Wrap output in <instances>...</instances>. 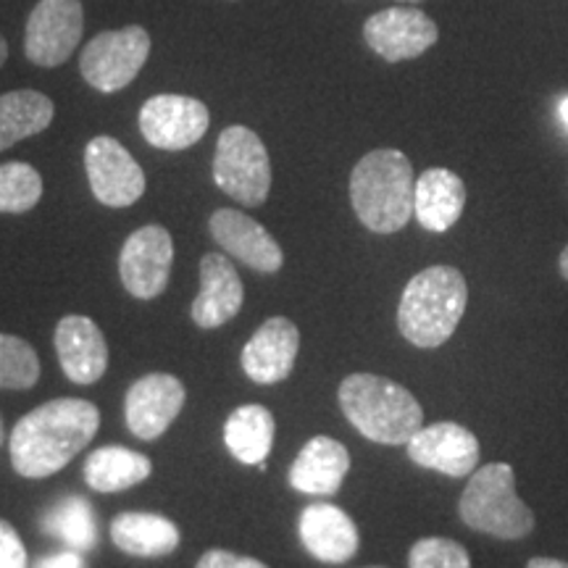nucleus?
Returning <instances> with one entry per match:
<instances>
[{
  "label": "nucleus",
  "mask_w": 568,
  "mask_h": 568,
  "mask_svg": "<svg viewBox=\"0 0 568 568\" xmlns=\"http://www.w3.org/2000/svg\"><path fill=\"white\" fill-rule=\"evenodd\" d=\"M6 59H9V42H6L3 34H0V67H3Z\"/></svg>",
  "instance_id": "f704fd0d"
},
{
  "label": "nucleus",
  "mask_w": 568,
  "mask_h": 568,
  "mask_svg": "<svg viewBox=\"0 0 568 568\" xmlns=\"http://www.w3.org/2000/svg\"><path fill=\"white\" fill-rule=\"evenodd\" d=\"M403 3H422V0H403Z\"/></svg>",
  "instance_id": "4c0bfd02"
},
{
  "label": "nucleus",
  "mask_w": 568,
  "mask_h": 568,
  "mask_svg": "<svg viewBox=\"0 0 568 568\" xmlns=\"http://www.w3.org/2000/svg\"><path fill=\"white\" fill-rule=\"evenodd\" d=\"M53 116V101L38 90H13L0 95V151L45 132Z\"/></svg>",
  "instance_id": "393cba45"
},
{
  "label": "nucleus",
  "mask_w": 568,
  "mask_h": 568,
  "mask_svg": "<svg viewBox=\"0 0 568 568\" xmlns=\"http://www.w3.org/2000/svg\"><path fill=\"white\" fill-rule=\"evenodd\" d=\"M560 119H564L566 126H568V98H564V101H560Z\"/></svg>",
  "instance_id": "c9c22d12"
},
{
  "label": "nucleus",
  "mask_w": 568,
  "mask_h": 568,
  "mask_svg": "<svg viewBox=\"0 0 568 568\" xmlns=\"http://www.w3.org/2000/svg\"><path fill=\"white\" fill-rule=\"evenodd\" d=\"M410 568H471L466 548L456 539L424 537L408 552Z\"/></svg>",
  "instance_id": "c85d7f7f"
},
{
  "label": "nucleus",
  "mask_w": 568,
  "mask_h": 568,
  "mask_svg": "<svg viewBox=\"0 0 568 568\" xmlns=\"http://www.w3.org/2000/svg\"><path fill=\"white\" fill-rule=\"evenodd\" d=\"M174 264V240L159 224L140 226L126 237L119 255V276L138 301H153L166 290Z\"/></svg>",
  "instance_id": "1a4fd4ad"
},
{
  "label": "nucleus",
  "mask_w": 568,
  "mask_h": 568,
  "mask_svg": "<svg viewBox=\"0 0 568 568\" xmlns=\"http://www.w3.org/2000/svg\"><path fill=\"white\" fill-rule=\"evenodd\" d=\"M351 471V453L335 437L308 439L290 468V485L305 495H335Z\"/></svg>",
  "instance_id": "aec40b11"
},
{
  "label": "nucleus",
  "mask_w": 568,
  "mask_h": 568,
  "mask_svg": "<svg viewBox=\"0 0 568 568\" xmlns=\"http://www.w3.org/2000/svg\"><path fill=\"white\" fill-rule=\"evenodd\" d=\"M3 439H6V432H3V418H0V445H3Z\"/></svg>",
  "instance_id": "e433bc0d"
},
{
  "label": "nucleus",
  "mask_w": 568,
  "mask_h": 568,
  "mask_svg": "<svg viewBox=\"0 0 568 568\" xmlns=\"http://www.w3.org/2000/svg\"><path fill=\"white\" fill-rule=\"evenodd\" d=\"M111 539L134 558H163L180 548V529L159 514H122L111 521Z\"/></svg>",
  "instance_id": "4be33fe9"
},
{
  "label": "nucleus",
  "mask_w": 568,
  "mask_h": 568,
  "mask_svg": "<svg viewBox=\"0 0 568 568\" xmlns=\"http://www.w3.org/2000/svg\"><path fill=\"white\" fill-rule=\"evenodd\" d=\"M527 568H568V564L558 558H531Z\"/></svg>",
  "instance_id": "473e14b6"
},
{
  "label": "nucleus",
  "mask_w": 568,
  "mask_h": 568,
  "mask_svg": "<svg viewBox=\"0 0 568 568\" xmlns=\"http://www.w3.org/2000/svg\"><path fill=\"white\" fill-rule=\"evenodd\" d=\"M101 429V410L82 397L48 400L19 418L11 432V466L24 479L59 474L92 443Z\"/></svg>",
  "instance_id": "f257e3e1"
},
{
  "label": "nucleus",
  "mask_w": 568,
  "mask_h": 568,
  "mask_svg": "<svg viewBox=\"0 0 568 568\" xmlns=\"http://www.w3.org/2000/svg\"><path fill=\"white\" fill-rule=\"evenodd\" d=\"M274 416L258 403L234 408L224 424V443L240 464L264 466L274 445Z\"/></svg>",
  "instance_id": "b1692460"
},
{
  "label": "nucleus",
  "mask_w": 568,
  "mask_h": 568,
  "mask_svg": "<svg viewBox=\"0 0 568 568\" xmlns=\"http://www.w3.org/2000/svg\"><path fill=\"white\" fill-rule=\"evenodd\" d=\"M53 343L63 374L74 385H95L109 368V345H105L101 326L90 316H63L55 326Z\"/></svg>",
  "instance_id": "f3484780"
},
{
  "label": "nucleus",
  "mask_w": 568,
  "mask_h": 568,
  "mask_svg": "<svg viewBox=\"0 0 568 568\" xmlns=\"http://www.w3.org/2000/svg\"><path fill=\"white\" fill-rule=\"evenodd\" d=\"M48 535L63 539L71 550L90 552L98 545V521L92 506L84 497H67L51 514L42 518Z\"/></svg>",
  "instance_id": "a878e982"
},
{
  "label": "nucleus",
  "mask_w": 568,
  "mask_h": 568,
  "mask_svg": "<svg viewBox=\"0 0 568 568\" xmlns=\"http://www.w3.org/2000/svg\"><path fill=\"white\" fill-rule=\"evenodd\" d=\"M84 169H88L90 190L98 203L109 209H126L145 193V174L119 140L101 134L84 148Z\"/></svg>",
  "instance_id": "9d476101"
},
{
  "label": "nucleus",
  "mask_w": 568,
  "mask_h": 568,
  "mask_svg": "<svg viewBox=\"0 0 568 568\" xmlns=\"http://www.w3.org/2000/svg\"><path fill=\"white\" fill-rule=\"evenodd\" d=\"M468 287L453 266H429L403 290L397 305V329L416 347H439L453 337L466 314Z\"/></svg>",
  "instance_id": "7ed1b4c3"
},
{
  "label": "nucleus",
  "mask_w": 568,
  "mask_h": 568,
  "mask_svg": "<svg viewBox=\"0 0 568 568\" xmlns=\"http://www.w3.org/2000/svg\"><path fill=\"white\" fill-rule=\"evenodd\" d=\"M301 332L284 316L268 318L243 347V372L255 385H280L295 368Z\"/></svg>",
  "instance_id": "dca6fc26"
},
{
  "label": "nucleus",
  "mask_w": 568,
  "mask_h": 568,
  "mask_svg": "<svg viewBox=\"0 0 568 568\" xmlns=\"http://www.w3.org/2000/svg\"><path fill=\"white\" fill-rule=\"evenodd\" d=\"M416 180L408 155L379 148L355 163L351 174V203L355 216L376 234L400 232L414 216Z\"/></svg>",
  "instance_id": "f03ea898"
},
{
  "label": "nucleus",
  "mask_w": 568,
  "mask_h": 568,
  "mask_svg": "<svg viewBox=\"0 0 568 568\" xmlns=\"http://www.w3.org/2000/svg\"><path fill=\"white\" fill-rule=\"evenodd\" d=\"M195 568H268V566L261 564L258 558L237 556V552L232 550H209L203 552Z\"/></svg>",
  "instance_id": "7c9ffc66"
},
{
  "label": "nucleus",
  "mask_w": 568,
  "mask_h": 568,
  "mask_svg": "<svg viewBox=\"0 0 568 568\" xmlns=\"http://www.w3.org/2000/svg\"><path fill=\"white\" fill-rule=\"evenodd\" d=\"M84 32L82 0H40L27 19L24 53L34 67H61Z\"/></svg>",
  "instance_id": "6e6552de"
},
{
  "label": "nucleus",
  "mask_w": 568,
  "mask_h": 568,
  "mask_svg": "<svg viewBox=\"0 0 568 568\" xmlns=\"http://www.w3.org/2000/svg\"><path fill=\"white\" fill-rule=\"evenodd\" d=\"M468 529L497 539H521L535 529V514L516 495V474L508 464H487L468 477L458 503Z\"/></svg>",
  "instance_id": "39448f33"
},
{
  "label": "nucleus",
  "mask_w": 568,
  "mask_h": 568,
  "mask_svg": "<svg viewBox=\"0 0 568 568\" xmlns=\"http://www.w3.org/2000/svg\"><path fill=\"white\" fill-rule=\"evenodd\" d=\"M40 379L34 347L17 335H0V389H30Z\"/></svg>",
  "instance_id": "cd10ccee"
},
{
  "label": "nucleus",
  "mask_w": 568,
  "mask_h": 568,
  "mask_svg": "<svg viewBox=\"0 0 568 568\" xmlns=\"http://www.w3.org/2000/svg\"><path fill=\"white\" fill-rule=\"evenodd\" d=\"M558 268H560V276H564V280L568 282V245L564 247V253H560V258H558Z\"/></svg>",
  "instance_id": "72a5a7b5"
},
{
  "label": "nucleus",
  "mask_w": 568,
  "mask_h": 568,
  "mask_svg": "<svg viewBox=\"0 0 568 568\" xmlns=\"http://www.w3.org/2000/svg\"><path fill=\"white\" fill-rule=\"evenodd\" d=\"M184 385L172 374H148L126 389L124 418L134 437L159 439L182 414Z\"/></svg>",
  "instance_id": "4468645a"
},
{
  "label": "nucleus",
  "mask_w": 568,
  "mask_h": 568,
  "mask_svg": "<svg viewBox=\"0 0 568 568\" xmlns=\"http://www.w3.org/2000/svg\"><path fill=\"white\" fill-rule=\"evenodd\" d=\"M439 38L437 24L414 6H393L366 19L364 40L372 51L389 63L418 59Z\"/></svg>",
  "instance_id": "f8f14e48"
},
{
  "label": "nucleus",
  "mask_w": 568,
  "mask_h": 568,
  "mask_svg": "<svg viewBox=\"0 0 568 568\" xmlns=\"http://www.w3.org/2000/svg\"><path fill=\"white\" fill-rule=\"evenodd\" d=\"M27 548L19 531L0 518V568H27Z\"/></svg>",
  "instance_id": "c756f323"
},
{
  "label": "nucleus",
  "mask_w": 568,
  "mask_h": 568,
  "mask_svg": "<svg viewBox=\"0 0 568 568\" xmlns=\"http://www.w3.org/2000/svg\"><path fill=\"white\" fill-rule=\"evenodd\" d=\"M211 113L203 101L190 95H153L140 109V132L159 151L193 148L209 132Z\"/></svg>",
  "instance_id": "9b49d317"
},
{
  "label": "nucleus",
  "mask_w": 568,
  "mask_h": 568,
  "mask_svg": "<svg viewBox=\"0 0 568 568\" xmlns=\"http://www.w3.org/2000/svg\"><path fill=\"white\" fill-rule=\"evenodd\" d=\"M213 182L237 203L255 209L272 190V161L264 140L247 126H226L213 155Z\"/></svg>",
  "instance_id": "423d86ee"
},
{
  "label": "nucleus",
  "mask_w": 568,
  "mask_h": 568,
  "mask_svg": "<svg viewBox=\"0 0 568 568\" xmlns=\"http://www.w3.org/2000/svg\"><path fill=\"white\" fill-rule=\"evenodd\" d=\"M408 458L416 466L439 471L445 477H471L479 466V439L474 432L456 422H437L422 426L406 443Z\"/></svg>",
  "instance_id": "ddd939ff"
},
{
  "label": "nucleus",
  "mask_w": 568,
  "mask_h": 568,
  "mask_svg": "<svg viewBox=\"0 0 568 568\" xmlns=\"http://www.w3.org/2000/svg\"><path fill=\"white\" fill-rule=\"evenodd\" d=\"M151 55V34L132 24L124 30L95 34L82 51L84 82L98 92H119L134 82Z\"/></svg>",
  "instance_id": "0eeeda50"
},
{
  "label": "nucleus",
  "mask_w": 568,
  "mask_h": 568,
  "mask_svg": "<svg viewBox=\"0 0 568 568\" xmlns=\"http://www.w3.org/2000/svg\"><path fill=\"white\" fill-rule=\"evenodd\" d=\"M42 176L30 163L11 161L0 166V213H27L40 203Z\"/></svg>",
  "instance_id": "bb28decb"
},
{
  "label": "nucleus",
  "mask_w": 568,
  "mask_h": 568,
  "mask_svg": "<svg viewBox=\"0 0 568 568\" xmlns=\"http://www.w3.org/2000/svg\"><path fill=\"white\" fill-rule=\"evenodd\" d=\"M151 458L122 445H105L84 460V481L95 493H124L151 477Z\"/></svg>",
  "instance_id": "5701e85b"
},
{
  "label": "nucleus",
  "mask_w": 568,
  "mask_h": 568,
  "mask_svg": "<svg viewBox=\"0 0 568 568\" xmlns=\"http://www.w3.org/2000/svg\"><path fill=\"white\" fill-rule=\"evenodd\" d=\"M245 301L243 280L224 253L201 258V293L193 301V322L201 329H216L240 314Z\"/></svg>",
  "instance_id": "a211bd4d"
},
{
  "label": "nucleus",
  "mask_w": 568,
  "mask_h": 568,
  "mask_svg": "<svg viewBox=\"0 0 568 568\" xmlns=\"http://www.w3.org/2000/svg\"><path fill=\"white\" fill-rule=\"evenodd\" d=\"M34 568H84V560L80 552H59V556L42 558Z\"/></svg>",
  "instance_id": "2f4dec72"
},
{
  "label": "nucleus",
  "mask_w": 568,
  "mask_h": 568,
  "mask_svg": "<svg viewBox=\"0 0 568 568\" xmlns=\"http://www.w3.org/2000/svg\"><path fill=\"white\" fill-rule=\"evenodd\" d=\"M368 568H385V566H368Z\"/></svg>",
  "instance_id": "58836bf2"
},
{
  "label": "nucleus",
  "mask_w": 568,
  "mask_h": 568,
  "mask_svg": "<svg viewBox=\"0 0 568 568\" xmlns=\"http://www.w3.org/2000/svg\"><path fill=\"white\" fill-rule=\"evenodd\" d=\"M303 548L322 564H345L358 552V527L343 508L314 503L301 514Z\"/></svg>",
  "instance_id": "6ab92c4d"
},
{
  "label": "nucleus",
  "mask_w": 568,
  "mask_h": 568,
  "mask_svg": "<svg viewBox=\"0 0 568 568\" xmlns=\"http://www.w3.org/2000/svg\"><path fill=\"white\" fill-rule=\"evenodd\" d=\"M211 237L222 245V251L232 258L243 261L253 272L276 274L284 264V253L276 240L255 219L243 211L219 209L209 219Z\"/></svg>",
  "instance_id": "2eb2a0df"
},
{
  "label": "nucleus",
  "mask_w": 568,
  "mask_h": 568,
  "mask_svg": "<svg viewBox=\"0 0 568 568\" xmlns=\"http://www.w3.org/2000/svg\"><path fill=\"white\" fill-rule=\"evenodd\" d=\"M337 397L347 422L372 443L406 445L424 426V410L416 397L385 376H345Z\"/></svg>",
  "instance_id": "20e7f679"
},
{
  "label": "nucleus",
  "mask_w": 568,
  "mask_h": 568,
  "mask_svg": "<svg viewBox=\"0 0 568 568\" xmlns=\"http://www.w3.org/2000/svg\"><path fill=\"white\" fill-rule=\"evenodd\" d=\"M466 205V184L450 169H426L416 180L414 216L426 232H447Z\"/></svg>",
  "instance_id": "412c9836"
}]
</instances>
